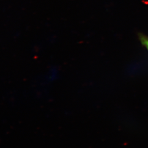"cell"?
Here are the masks:
<instances>
[{
	"instance_id": "6da1fadb",
	"label": "cell",
	"mask_w": 148,
	"mask_h": 148,
	"mask_svg": "<svg viewBox=\"0 0 148 148\" xmlns=\"http://www.w3.org/2000/svg\"><path fill=\"white\" fill-rule=\"evenodd\" d=\"M139 37L141 42L142 43L143 45L145 46V47L147 48L148 50V36L141 35Z\"/></svg>"
}]
</instances>
